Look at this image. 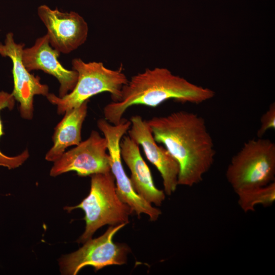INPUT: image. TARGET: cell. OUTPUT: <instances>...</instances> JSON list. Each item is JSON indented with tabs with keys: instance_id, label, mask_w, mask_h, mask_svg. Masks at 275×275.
Listing matches in <instances>:
<instances>
[{
	"instance_id": "obj_10",
	"label": "cell",
	"mask_w": 275,
	"mask_h": 275,
	"mask_svg": "<svg viewBox=\"0 0 275 275\" xmlns=\"http://www.w3.org/2000/svg\"><path fill=\"white\" fill-rule=\"evenodd\" d=\"M37 13L47 29L50 46L60 53H69L87 40L88 25L77 13L63 12L43 5Z\"/></svg>"
},
{
	"instance_id": "obj_3",
	"label": "cell",
	"mask_w": 275,
	"mask_h": 275,
	"mask_svg": "<svg viewBox=\"0 0 275 275\" xmlns=\"http://www.w3.org/2000/svg\"><path fill=\"white\" fill-rule=\"evenodd\" d=\"M91 177V188L88 196L77 205L64 208L68 212L79 208L85 212L86 228L77 241L78 243L91 239L94 233L104 225H126L133 212L117 194L115 177L111 171Z\"/></svg>"
},
{
	"instance_id": "obj_7",
	"label": "cell",
	"mask_w": 275,
	"mask_h": 275,
	"mask_svg": "<svg viewBox=\"0 0 275 275\" xmlns=\"http://www.w3.org/2000/svg\"><path fill=\"white\" fill-rule=\"evenodd\" d=\"M131 124L130 120L124 118L117 125L112 124L104 119H100L97 122L98 128L107 142L111 171L115 177L117 194L138 216L145 214L151 221H155L161 214V210L153 207L134 191L121 161L120 143Z\"/></svg>"
},
{
	"instance_id": "obj_9",
	"label": "cell",
	"mask_w": 275,
	"mask_h": 275,
	"mask_svg": "<svg viewBox=\"0 0 275 275\" xmlns=\"http://www.w3.org/2000/svg\"><path fill=\"white\" fill-rule=\"evenodd\" d=\"M24 44L17 43L13 34L6 35L4 44L0 42V54L12 61L14 87L12 92L15 100L19 103L21 117L31 120L33 117V100L35 95L46 96L49 93L47 85L40 82L39 76L28 71L22 62V52Z\"/></svg>"
},
{
	"instance_id": "obj_12",
	"label": "cell",
	"mask_w": 275,
	"mask_h": 275,
	"mask_svg": "<svg viewBox=\"0 0 275 275\" xmlns=\"http://www.w3.org/2000/svg\"><path fill=\"white\" fill-rule=\"evenodd\" d=\"M60 54L50 46L46 34L37 38L32 46L23 49L22 62L29 72L40 70L55 77L60 83L59 97H62L74 89L78 73L62 65L58 60Z\"/></svg>"
},
{
	"instance_id": "obj_6",
	"label": "cell",
	"mask_w": 275,
	"mask_h": 275,
	"mask_svg": "<svg viewBox=\"0 0 275 275\" xmlns=\"http://www.w3.org/2000/svg\"><path fill=\"white\" fill-rule=\"evenodd\" d=\"M125 225L111 226L101 236L87 240L75 252L61 257L59 260L61 273L75 275L87 266L97 271L107 266L125 264L130 248L126 244L113 241L116 233Z\"/></svg>"
},
{
	"instance_id": "obj_5",
	"label": "cell",
	"mask_w": 275,
	"mask_h": 275,
	"mask_svg": "<svg viewBox=\"0 0 275 275\" xmlns=\"http://www.w3.org/2000/svg\"><path fill=\"white\" fill-rule=\"evenodd\" d=\"M226 177L236 194L273 182L275 144L263 138L246 141L232 157Z\"/></svg>"
},
{
	"instance_id": "obj_13",
	"label": "cell",
	"mask_w": 275,
	"mask_h": 275,
	"mask_svg": "<svg viewBox=\"0 0 275 275\" xmlns=\"http://www.w3.org/2000/svg\"><path fill=\"white\" fill-rule=\"evenodd\" d=\"M122 139L120 155L131 172L130 180L134 191L148 203L160 206L166 195L155 185L150 170L141 154L139 145L129 135Z\"/></svg>"
},
{
	"instance_id": "obj_17",
	"label": "cell",
	"mask_w": 275,
	"mask_h": 275,
	"mask_svg": "<svg viewBox=\"0 0 275 275\" xmlns=\"http://www.w3.org/2000/svg\"><path fill=\"white\" fill-rule=\"evenodd\" d=\"M275 129V103H272L260 118V126L257 132V138H262L269 129Z\"/></svg>"
},
{
	"instance_id": "obj_8",
	"label": "cell",
	"mask_w": 275,
	"mask_h": 275,
	"mask_svg": "<svg viewBox=\"0 0 275 275\" xmlns=\"http://www.w3.org/2000/svg\"><path fill=\"white\" fill-rule=\"evenodd\" d=\"M107 142L98 132L92 130L89 137L73 149L65 152L54 161L50 175L56 177L74 171L79 176H91L111 171Z\"/></svg>"
},
{
	"instance_id": "obj_14",
	"label": "cell",
	"mask_w": 275,
	"mask_h": 275,
	"mask_svg": "<svg viewBox=\"0 0 275 275\" xmlns=\"http://www.w3.org/2000/svg\"><path fill=\"white\" fill-rule=\"evenodd\" d=\"M88 101L80 106L65 112L57 125L52 136L53 146L45 155V159L55 161L65 152L67 148L78 145L81 140L82 125L88 111Z\"/></svg>"
},
{
	"instance_id": "obj_4",
	"label": "cell",
	"mask_w": 275,
	"mask_h": 275,
	"mask_svg": "<svg viewBox=\"0 0 275 275\" xmlns=\"http://www.w3.org/2000/svg\"><path fill=\"white\" fill-rule=\"evenodd\" d=\"M72 69L78 73L74 89L65 96L60 97L48 93L47 100L57 107L59 115L80 106L94 95L108 92L112 101L116 102L121 97V91L128 79L123 71L122 65L118 69L106 67L101 62H85L80 58L72 61Z\"/></svg>"
},
{
	"instance_id": "obj_2",
	"label": "cell",
	"mask_w": 275,
	"mask_h": 275,
	"mask_svg": "<svg viewBox=\"0 0 275 275\" xmlns=\"http://www.w3.org/2000/svg\"><path fill=\"white\" fill-rule=\"evenodd\" d=\"M214 95L213 90L193 84L166 68H147L128 80L119 100L106 105L103 115L107 121L117 125L127 109L133 105L154 107L170 99L200 104Z\"/></svg>"
},
{
	"instance_id": "obj_16",
	"label": "cell",
	"mask_w": 275,
	"mask_h": 275,
	"mask_svg": "<svg viewBox=\"0 0 275 275\" xmlns=\"http://www.w3.org/2000/svg\"><path fill=\"white\" fill-rule=\"evenodd\" d=\"M15 99L12 93L4 91L0 92V113L3 109L7 108L11 110L15 105ZM4 134L3 126L0 116V139ZM28 150H25L21 154L10 156L4 154L0 150V166L6 167L8 169H13L22 165L29 158Z\"/></svg>"
},
{
	"instance_id": "obj_15",
	"label": "cell",
	"mask_w": 275,
	"mask_h": 275,
	"mask_svg": "<svg viewBox=\"0 0 275 275\" xmlns=\"http://www.w3.org/2000/svg\"><path fill=\"white\" fill-rule=\"evenodd\" d=\"M238 204L245 213L255 211L256 205L268 207L275 201L274 181L267 185L244 190L236 193Z\"/></svg>"
},
{
	"instance_id": "obj_11",
	"label": "cell",
	"mask_w": 275,
	"mask_h": 275,
	"mask_svg": "<svg viewBox=\"0 0 275 275\" xmlns=\"http://www.w3.org/2000/svg\"><path fill=\"white\" fill-rule=\"evenodd\" d=\"M129 136L143 147L147 158L159 172L162 179L164 192L171 196L176 189L180 171L177 160L169 151L158 146L155 141L147 120L139 115L132 116Z\"/></svg>"
},
{
	"instance_id": "obj_1",
	"label": "cell",
	"mask_w": 275,
	"mask_h": 275,
	"mask_svg": "<svg viewBox=\"0 0 275 275\" xmlns=\"http://www.w3.org/2000/svg\"><path fill=\"white\" fill-rule=\"evenodd\" d=\"M156 143H161L178 162V185L200 183L211 168L216 151L204 119L180 111L147 120Z\"/></svg>"
}]
</instances>
